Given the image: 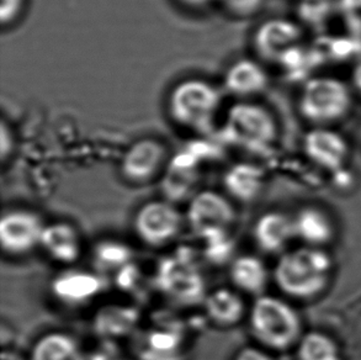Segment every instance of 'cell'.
I'll return each instance as SVG.
<instances>
[{
	"instance_id": "obj_1",
	"label": "cell",
	"mask_w": 361,
	"mask_h": 360,
	"mask_svg": "<svg viewBox=\"0 0 361 360\" xmlns=\"http://www.w3.org/2000/svg\"><path fill=\"white\" fill-rule=\"evenodd\" d=\"M331 272L332 259L329 254L316 247H302L285 252L279 258L273 277L285 295L308 300L327 287Z\"/></svg>"
},
{
	"instance_id": "obj_2",
	"label": "cell",
	"mask_w": 361,
	"mask_h": 360,
	"mask_svg": "<svg viewBox=\"0 0 361 360\" xmlns=\"http://www.w3.org/2000/svg\"><path fill=\"white\" fill-rule=\"evenodd\" d=\"M248 323L254 338L273 351H286L302 337V323L296 310L271 295L255 297L249 308Z\"/></svg>"
},
{
	"instance_id": "obj_3",
	"label": "cell",
	"mask_w": 361,
	"mask_h": 360,
	"mask_svg": "<svg viewBox=\"0 0 361 360\" xmlns=\"http://www.w3.org/2000/svg\"><path fill=\"white\" fill-rule=\"evenodd\" d=\"M154 282L164 296L181 306L204 304L209 294L204 272L190 252H178L161 259Z\"/></svg>"
},
{
	"instance_id": "obj_4",
	"label": "cell",
	"mask_w": 361,
	"mask_h": 360,
	"mask_svg": "<svg viewBox=\"0 0 361 360\" xmlns=\"http://www.w3.org/2000/svg\"><path fill=\"white\" fill-rule=\"evenodd\" d=\"M352 104V92L341 79L314 77L303 85L298 110L307 121L323 126L347 116Z\"/></svg>"
},
{
	"instance_id": "obj_5",
	"label": "cell",
	"mask_w": 361,
	"mask_h": 360,
	"mask_svg": "<svg viewBox=\"0 0 361 360\" xmlns=\"http://www.w3.org/2000/svg\"><path fill=\"white\" fill-rule=\"evenodd\" d=\"M220 102V92L212 84L189 79L171 90L168 109L171 119L180 126L204 131L214 121Z\"/></svg>"
},
{
	"instance_id": "obj_6",
	"label": "cell",
	"mask_w": 361,
	"mask_h": 360,
	"mask_svg": "<svg viewBox=\"0 0 361 360\" xmlns=\"http://www.w3.org/2000/svg\"><path fill=\"white\" fill-rule=\"evenodd\" d=\"M224 133L231 143L257 151L276 140L278 125L270 112L262 105L240 102L227 114Z\"/></svg>"
},
{
	"instance_id": "obj_7",
	"label": "cell",
	"mask_w": 361,
	"mask_h": 360,
	"mask_svg": "<svg viewBox=\"0 0 361 360\" xmlns=\"http://www.w3.org/2000/svg\"><path fill=\"white\" fill-rule=\"evenodd\" d=\"M237 211L227 195L216 190H200L192 194L188 209L186 221L191 231L201 239L228 234L235 224Z\"/></svg>"
},
{
	"instance_id": "obj_8",
	"label": "cell",
	"mask_w": 361,
	"mask_h": 360,
	"mask_svg": "<svg viewBox=\"0 0 361 360\" xmlns=\"http://www.w3.org/2000/svg\"><path fill=\"white\" fill-rule=\"evenodd\" d=\"M184 217L168 200H151L141 205L132 226L137 239L149 247H163L179 236Z\"/></svg>"
},
{
	"instance_id": "obj_9",
	"label": "cell",
	"mask_w": 361,
	"mask_h": 360,
	"mask_svg": "<svg viewBox=\"0 0 361 360\" xmlns=\"http://www.w3.org/2000/svg\"><path fill=\"white\" fill-rule=\"evenodd\" d=\"M44 224L39 215L30 210L6 211L0 219V244L5 253L24 256L41 244Z\"/></svg>"
},
{
	"instance_id": "obj_10",
	"label": "cell",
	"mask_w": 361,
	"mask_h": 360,
	"mask_svg": "<svg viewBox=\"0 0 361 360\" xmlns=\"http://www.w3.org/2000/svg\"><path fill=\"white\" fill-rule=\"evenodd\" d=\"M302 37V30L288 19L264 21L255 31L254 46L259 56L265 61L278 62L291 49L298 47Z\"/></svg>"
},
{
	"instance_id": "obj_11",
	"label": "cell",
	"mask_w": 361,
	"mask_h": 360,
	"mask_svg": "<svg viewBox=\"0 0 361 360\" xmlns=\"http://www.w3.org/2000/svg\"><path fill=\"white\" fill-rule=\"evenodd\" d=\"M166 148L154 140H142L132 145L122 158L121 174L133 184H145L161 171L166 161Z\"/></svg>"
},
{
	"instance_id": "obj_12",
	"label": "cell",
	"mask_w": 361,
	"mask_h": 360,
	"mask_svg": "<svg viewBox=\"0 0 361 360\" xmlns=\"http://www.w3.org/2000/svg\"><path fill=\"white\" fill-rule=\"evenodd\" d=\"M303 147L306 156L327 171H339L349 157L347 140L327 127L318 126L308 132Z\"/></svg>"
},
{
	"instance_id": "obj_13",
	"label": "cell",
	"mask_w": 361,
	"mask_h": 360,
	"mask_svg": "<svg viewBox=\"0 0 361 360\" xmlns=\"http://www.w3.org/2000/svg\"><path fill=\"white\" fill-rule=\"evenodd\" d=\"M103 280L97 272L89 270H67L54 277L51 284L54 296L68 305H79L98 296Z\"/></svg>"
},
{
	"instance_id": "obj_14",
	"label": "cell",
	"mask_w": 361,
	"mask_h": 360,
	"mask_svg": "<svg viewBox=\"0 0 361 360\" xmlns=\"http://www.w3.org/2000/svg\"><path fill=\"white\" fill-rule=\"evenodd\" d=\"M39 247L59 263L72 264L82 254V239L73 224L56 221L44 224Z\"/></svg>"
},
{
	"instance_id": "obj_15",
	"label": "cell",
	"mask_w": 361,
	"mask_h": 360,
	"mask_svg": "<svg viewBox=\"0 0 361 360\" xmlns=\"http://www.w3.org/2000/svg\"><path fill=\"white\" fill-rule=\"evenodd\" d=\"M253 237L265 253H280L296 237L293 219L278 211L265 212L254 224Z\"/></svg>"
},
{
	"instance_id": "obj_16",
	"label": "cell",
	"mask_w": 361,
	"mask_h": 360,
	"mask_svg": "<svg viewBox=\"0 0 361 360\" xmlns=\"http://www.w3.org/2000/svg\"><path fill=\"white\" fill-rule=\"evenodd\" d=\"M199 158L191 152L181 153L171 162L169 169L161 181V189L166 200L174 201L192 196L191 193L197 180Z\"/></svg>"
},
{
	"instance_id": "obj_17",
	"label": "cell",
	"mask_w": 361,
	"mask_h": 360,
	"mask_svg": "<svg viewBox=\"0 0 361 360\" xmlns=\"http://www.w3.org/2000/svg\"><path fill=\"white\" fill-rule=\"evenodd\" d=\"M202 305L206 316L220 327L235 326L247 315L243 297L231 287H219L209 292Z\"/></svg>"
},
{
	"instance_id": "obj_18",
	"label": "cell",
	"mask_w": 361,
	"mask_h": 360,
	"mask_svg": "<svg viewBox=\"0 0 361 360\" xmlns=\"http://www.w3.org/2000/svg\"><path fill=\"white\" fill-rule=\"evenodd\" d=\"M230 279L237 292L262 296L268 287V267L253 254L238 256L231 263Z\"/></svg>"
},
{
	"instance_id": "obj_19",
	"label": "cell",
	"mask_w": 361,
	"mask_h": 360,
	"mask_svg": "<svg viewBox=\"0 0 361 360\" xmlns=\"http://www.w3.org/2000/svg\"><path fill=\"white\" fill-rule=\"evenodd\" d=\"M224 186L231 198L240 203H250L263 190V171L250 163H237L226 172Z\"/></svg>"
},
{
	"instance_id": "obj_20",
	"label": "cell",
	"mask_w": 361,
	"mask_h": 360,
	"mask_svg": "<svg viewBox=\"0 0 361 360\" xmlns=\"http://www.w3.org/2000/svg\"><path fill=\"white\" fill-rule=\"evenodd\" d=\"M268 74L252 59H240L232 64L225 77L228 92L238 97H250L263 92L268 85Z\"/></svg>"
},
{
	"instance_id": "obj_21",
	"label": "cell",
	"mask_w": 361,
	"mask_h": 360,
	"mask_svg": "<svg viewBox=\"0 0 361 360\" xmlns=\"http://www.w3.org/2000/svg\"><path fill=\"white\" fill-rule=\"evenodd\" d=\"M295 234L308 247L319 248L331 242L334 236L332 220L326 212L316 208H305L293 219Z\"/></svg>"
},
{
	"instance_id": "obj_22",
	"label": "cell",
	"mask_w": 361,
	"mask_h": 360,
	"mask_svg": "<svg viewBox=\"0 0 361 360\" xmlns=\"http://www.w3.org/2000/svg\"><path fill=\"white\" fill-rule=\"evenodd\" d=\"M30 360H83L78 342L66 332L54 331L39 337L30 352Z\"/></svg>"
},
{
	"instance_id": "obj_23",
	"label": "cell",
	"mask_w": 361,
	"mask_h": 360,
	"mask_svg": "<svg viewBox=\"0 0 361 360\" xmlns=\"http://www.w3.org/2000/svg\"><path fill=\"white\" fill-rule=\"evenodd\" d=\"M137 321V312L123 306H108L95 318L97 332L110 337H120L131 331Z\"/></svg>"
},
{
	"instance_id": "obj_24",
	"label": "cell",
	"mask_w": 361,
	"mask_h": 360,
	"mask_svg": "<svg viewBox=\"0 0 361 360\" xmlns=\"http://www.w3.org/2000/svg\"><path fill=\"white\" fill-rule=\"evenodd\" d=\"M132 249L118 239H103L93 249L94 262L100 270H121L132 262Z\"/></svg>"
},
{
	"instance_id": "obj_25",
	"label": "cell",
	"mask_w": 361,
	"mask_h": 360,
	"mask_svg": "<svg viewBox=\"0 0 361 360\" xmlns=\"http://www.w3.org/2000/svg\"><path fill=\"white\" fill-rule=\"evenodd\" d=\"M298 360H341L336 342L321 332H308L298 343Z\"/></svg>"
},
{
	"instance_id": "obj_26",
	"label": "cell",
	"mask_w": 361,
	"mask_h": 360,
	"mask_svg": "<svg viewBox=\"0 0 361 360\" xmlns=\"http://www.w3.org/2000/svg\"><path fill=\"white\" fill-rule=\"evenodd\" d=\"M180 336L171 330H154L146 338L147 354L169 358L180 348Z\"/></svg>"
},
{
	"instance_id": "obj_27",
	"label": "cell",
	"mask_w": 361,
	"mask_h": 360,
	"mask_svg": "<svg viewBox=\"0 0 361 360\" xmlns=\"http://www.w3.org/2000/svg\"><path fill=\"white\" fill-rule=\"evenodd\" d=\"M205 247L207 258L210 259L211 263L215 264L224 263V260L228 258V254L232 251V244L228 239V234L206 239Z\"/></svg>"
},
{
	"instance_id": "obj_28",
	"label": "cell",
	"mask_w": 361,
	"mask_h": 360,
	"mask_svg": "<svg viewBox=\"0 0 361 360\" xmlns=\"http://www.w3.org/2000/svg\"><path fill=\"white\" fill-rule=\"evenodd\" d=\"M231 14L237 16H250L255 14L263 5L264 0H217Z\"/></svg>"
},
{
	"instance_id": "obj_29",
	"label": "cell",
	"mask_w": 361,
	"mask_h": 360,
	"mask_svg": "<svg viewBox=\"0 0 361 360\" xmlns=\"http://www.w3.org/2000/svg\"><path fill=\"white\" fill-rule=\"evenodd\" d=\"M24 6V0H0V20L1 24L13 23Z\"/></svg>"
},
{
	"instance_id": "obj_30",
	"label": "cell",
	"mask_w": 361,
	"mask_h": 360,
	"mask_svg": "<svg viewBox=\"0 0 361 360\" xmlns=\"http://www.w3.org/2000/svg\"><path fill=\"white\" fill-rule=\"evenodd\" d=\"M235 360H274L268 352L257 347H244L237 354Z\"/></svg>"
},
{
	"instance_id": "obj_31",
	"label": "cell",
	"mask_w": 361,
	"mask_h": 360,
	"mask_svg": "<svg viewBox=\"0 0 361 360\" xmlns=\"http://www.w3.org/2000/svg\"><path fill=\"white\" fill-rule=\"evenodd\" d=\"M8 132L5 130V125L3 124L1 127V158L5 160V157L9 155V152L11 151V140H8Z\"/></svg>"
},
{
	"instance_id": "obj_32",
	"label": "cell",
	"mask_w": 361,
	"mask_h": 360,
	"mask_svg": "<svg viewBox=\"0 0 361 360\" xmlns=\"http://www.w3.org/2000/svg\"><path fill=\"white\" fill-rule=\"evenodd\" d=\"M352 79L354 87L361 94V62H359L353 69Z\"/></svg>"
},
{
	"instance_id": "obj_33",
	"label": "cell",
	"mask_w": 361,
	"mask_h": 360,
	"mask_svg": "<svg viewBox=\"0 0 361 360\" xmlns=\"http://www.w3.org/2000/svg\"><path fill=\"white\" fill-rule=\"evenodd\" d=\"M181 3L191 6V8H201V6H205V5L210 4L215 0H180ZM217 1V0H216Z\"/></svg>"
}]
</instances>
